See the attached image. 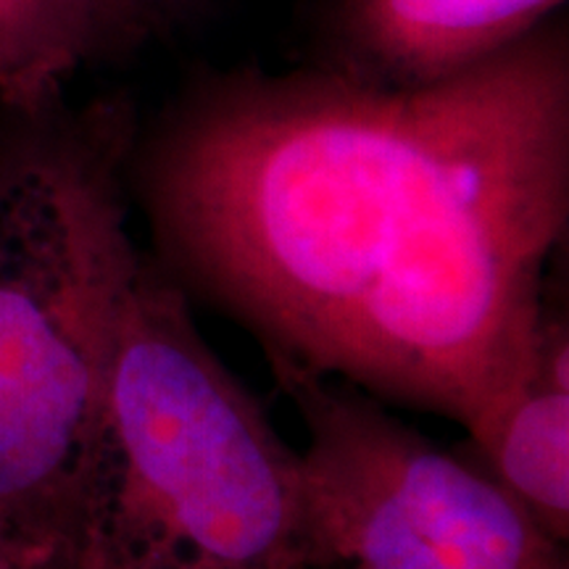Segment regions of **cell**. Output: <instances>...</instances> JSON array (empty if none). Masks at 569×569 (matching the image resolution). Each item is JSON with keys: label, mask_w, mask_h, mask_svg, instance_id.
Returning a JSON list of instances; mask_svg holds the SVG:
<instances>
[{"label": "cell", "mask_w": 569, "mask_h": 569, "mask_svg": "<svg viewBox=\"0 0 569 569\" xmlns=\"http://www.w3.org/2000/svg\"><path fill=\"white\" fill-rule=\"evenodd\" d=\"M153 259L269 365L465 432L528 367L569 224V48L427 84L232 74L138 146Z\"/></svg>", "instance_id": "obj_1"}, {"label": "cell", "mask_w": 569, "mask_h": 569, "mask_svg": "<svg viewBox=\"0 0 569 569\" xmlns=\"http://www.w3.org/2000/svg\"><path fill=\"white\" fill-rule=\"evenodd\" d=\"M27 119L0 148V515L71 557L106 482V390L142 251L130 111Z\"/></svg>", "instance_id": "obj_2"}, {"label": "cell", "mask_w": 569, "mask_h": 569, "mask_svg": "<svg viewBox=\"0 0 569 569\" xmlns=\"http://www.w3.org/2000/svg\"><path fill=\"white\" fill-rule=\"evenodd\" d=\"M96 525L213 569H315L301 451L211 351L190 296L148 253L113 346Z\"/></svg>", "instance_id": "obj_3"}, {"label": "cell", "mask_w": 569, "mask_h": 569, "mask_svg": "<svg viewBox=\"0 0 569 569\" xmlns=\"http://www.w3.org/2000/svg\"><path fill=\"white\" fill-rule=\"evenodd\" d=\"M306 430L303 530L315 567L569 569L553 538L459 448L365 390L269 365Z\"/></svg>", "instance_id": "obj_4"}, {"label": "cell", "mask_w": 569, "mask_h": 569, "mask_svg": "<svg viewBox=\"0 0 569 569\" xmlns=\"http://www.w3.org/2000/svg\"><path fill=\"white\" fill-rule=\"evenodd\" d=\"M565 0H338L340 71L427 84L478 67L538 30Z\"/></svg>", "instance_id": "obj_5"}, {"label": "cell", "mask_w": 569, "mask_h": 569, "mask_svg": "<svg viewBox=\"0 0 569 569\" xmlns=\"http://www.w3.org/2000/svg\"><path fill=\"white\" fill-rule=\"evenodd\" d=\"M553 538L569 540V325L549 306L528 367L457 446Z\"/></svg>", "instance_id": "obj_6"}, {"label": "cell", "mask_w": 569, "mask_h": 569, "mask_svg": "<svg viewBox=\"0 0 569 569\" xmlns=\"http://www.w3.org/2000/svg\"><path fill=\"white\" fill-rule=\"evenodd\" d=\"M151 24L134 0H0V103L21 122L46 117L77 71Z\"/></svg>", "instance_id": "obj_7"}, {"label": "cell", "mask_w": 569, "mask_h": 569, "mask_svg": "<svg viewBox=\"0 0 569 569\" xmlns=\"http://www.w3.org/2000/svg\"><path fill=\"white\" fill-rule=\"evenodd\" d=\"M77 569H213L203 561L127 532L96 525L84 543Z\"/></svg>", "instance_id": "obj_8"}, {"label": "cell", "mask_w": 569, "mask_h": 569, "mask_svg": "<svg viewBox=\"0 0 569 569\" xmlns=\"http://www.w3.org/2000/svg\"><path fill=\"white\" fill-rule=\"evenodd\" d=\"M80 557H71L27 536L0 515V569H77Z\"/></svg>", "instance_id": "obj_9"}, {"label": "cell", "mask_w": 569, "mask_h": 569, "mask_svg": "<svg viewBox=\"0 0 569 569\" xmlns=\"http://www.w3.org/2000/svg\"><path fill=\"white\" fill-rule=\"evenodd\" d=\"M151 21H180L196 13L206 0H134Z\"/></svg>", "instance_id": "obj_10"}, {"label": "cell", "mask_w": 569, "mask_h": 569, "mask_svg": "<svg viewBox=\"0 0 569 569\" xmlns=\"http://www.w3.org/2000/svg\"><path fill=\"white\" fill-rule=\"evenodd\" d=\"M315 569H332V567H315Z\"/></svg>", "instance_id": "obj_11"}]
</instances>
